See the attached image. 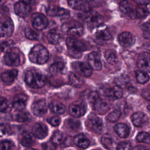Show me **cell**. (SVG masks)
I'll use <instances>...</instances> for the list:
<instances>
[{"label":"cell","instance_id":"obj_36","mask_svg":"<svg viewBox=\"0 0 150 150\" xmlns=\"http://www.w3.org/2000/svg\"><path fill=\"white\" fill-rule=\"evenodd\" d=\"M149 4V3H148ZM148 4L147 6L145 5H141V6L138 7L135 10V16L139 18H144L149 14V6Z\"/></svg>","mask_w":150,"mask_h":150},{"label":"cell","instance_id":"obj_9","mask_svg":"<svg viewBox=\"0 0 150 150\" xmlns=\"http://www.w3.org/2000/svg\"><path fill=\"white\" fill-rule=\"evenodd\" d=\"M90 127L96 133H101L103 129V123L102 120L96 114L91 113L88 117Z\"/></svg>","mask_w":150,"mask_h":150},{"label":"cell","instance_id":"obj_44","mask_svg":"<svg viewBox=\"0 0 150 150\" xmlns=\"http://www.w3.org/2000/svg\"><path fill=\"white\" fill-rule=\"evenodd\" d=\"M121 116V111L119 110H114L110 113L107 116V120L110 121V122H116L117 121L120 117Z\"/></svg>","mask_w":150,"mask_h":150},{"label":"cell","instance_id":"obj_10","mask_svg":"<svg viewBox=\"0 0 150 150\" xmlns=\"http://www.w3.org/2000/svg\"><path fill=\"white\" fill-rule=\"evenodd\" d=\"M72 66L74 70L82 76L89 77L92 74L93 69L88 64L81 62H76L73 63Z\"/></svg>","mask_w":150,"mask_h":150},{"label":"cell","instance_id":"obj_21","mask_svg":"<svg viewBox=\"0 0 150 150\" xmlns=\"http://www.w3.org/2000/svg\"><path fill=\"white\" fill-rule=\"evenodd\" d=\"M132 124L137 127L145 125L148 121V117L146 114L142 112H137L133 114L131 117Z\"/></svg>","mask_w":150,"mask_h":150},{"label":"cell","instance_id":"obj_19","mask_svg":"<svg viewBox=\"0 0 150 150\" xmlns=\"http://www.w3.org/2000/svg\"><path fill=\"white\" fill-rule=\"evenodd\" d=\"M14 11L18 16L22 18H25L29 15L31 11V8L28 4L20 2L15 4L14 6Z\"/></svg>","mask_w":150,"mask_h":150},{"label":"cell","instance_id":"obj_50","mask_svg":"<svg viewBox=\"0 0 150 150\" xmlns=\"http://www.w3.org/2000/svg\"><path fill=\"white\" fill-rule=\"evenodd\" d=\"M132 148L131 144L129 142L124 141L120 142L116 147L117 149H130Z\"/></svg>","mask_w":150,"mask_h":150},{"label":"cell","instance_id":"obj_6","mask_svg":"<svg viewBox=\"0 0 150 150\" xmlns=\"http://www.w3.org/2000/svg\"><path fill=\"white\" fill-rule=\"evenodd\" d=\"M31 21L33 27L38 30H42L45 29L48 25L47 18L40 13H34L32 14Z\"/></svg>","mask_w":150,"mask_h":150},{"label":"cell","instance_id":"obj_2","mask_svg":"<svg viewBox=\"0 0 150 150\" xmlns=\"http://www.w3.org/2000/svg\"><path fill=\"white\" fill-rule=\"evenodd\" d=\"M29 59L33 63L45 64L48 60L49 52L45 46L41 45H35L29 53Z\"/></svg>","mask_w":150,"mask_h":150},{"label":"cell","instance_id":"obj_40","mask_svg":"<svg viewBox=\"0 0 150 150\" xmlns=\"http://www.w3.org/2000/svg\"><path fill=\"white\" fill-rule=\"evenodd\" d=\"M63 139V134L59 131H57L54 132L52 137L51 141L53 145H58L62 143Z\"/></svg>","mask_w":150,"mask_h":150},{"label":"cell","instance_id":"obj_1","mask_svg":"<svg viewBox=\"0 0 150 150\" xmlns=\"http://www.w3.org/2000/svg\"><path fill=\"white\" fill-rule=\"evenodd\" d=\"M25 81L29 87L38 88L43 87L46 82L45 76L38 70L28 71L25 76Z\"/></svg>","mask_w":150,"mask_h":150},{"label":"cell","instance_id":"obj_5","mask_svg":"<svg viewBox=\"0 0 150 150\" xmlns=\"http://www.w3.org/2000/svg\"><path fill=\"white\" fill-rule=\"evenodd\" d=\"M14 25L12 19L9 17L0 19V37H10L13 32Z\"/></svg>","mask_w":150,"mask_h":150},{"label":"cell","instance_id":"obj_49","mask_svg":"<svg viewBox=\"0 0 150 150\" xmlns=\"http://www.w3.org/2000/svg\"><path fill=\"white\" fill-rule=\"evenodd\" d=\"M47 121L52 126L57 127L60 125L61 120L57 116H53V117H50V118H47Z\"/></svg>","mask_w":150,"mask_h":150},{"label":"cell","instance_id":"obj_39","mask_svg":"<svg viewBox=\"0 0 150 150\" xmlns=\"http://www.w3.org/2000/svg\"><path fill=\"white\" fill-rule=\"evenodd\" d=\"M12 134V129L11 126L8 124H0V137L8 136Z\"/></svg>","mask_w":150,"mask_h":150},{"label":"cell","instance_id":"obj_48","mask_svg":"<svg viewBox=\"0 0 150 150\" xmlns=\"http://www.w3.org/2000/svg\"><path fill=\"white\" fill-rule=\"evenodd\" d=\"M142 32L144 38L149 39L150 38V25L149 22L145 23L142 25Z\"/></svg>","mask_w":150,"mask_h":150},{"label":"cell","instance_id":"obj_11","mask_svg":"<svg viewBox=\"0 0 150 150\" xmlns=\"http://www.w3.org/2000/svg\"><path fill=\"white\" fill-rule=\"evenodd\" d=\"M86 22L88 27L90 29L98 28L103 24V18L97 12H90L86 18Z\"/></svg>","mask_w":150,"mask_h":150},{"label":"cell","instance_id":"obj_55","mask_svg":"<svg viewBox=\"0 0 150 150\" xmlns=\"http://www.w3.org/2000/svg\"><path fill=\"white\" fill-rule=\"evenodd\" d=\"M19 1H20V2L25 3L26 4H32V3H33L35 1V0H19Z\"/></svg>","mask_w":150,"mask_h":150},{"label":"cell","instance_id":"obj_41","mask_svg":"<svg viewBox=\"0 0 150 150\" xmlns=\"http://www.w3.org/2000/svg\"><path fill=\"white\" fill-rule=\"evenodd\" d=\"M69 81L71 85L76 87H79L81 86L82 84L81 80L78 76H77L74 73H70L69 76Z\"/></svg>","mask_w":150,"mask_h":150},{"label":"cell","instance_id":"obj_42","mask_svg":"<svg viewBox=\"0 0 150 150\" xmlns=\"http://www.w3.org/2000/svg\"><path fill=\"white\" fill-rule=\"evenodd\" d=\"M25 36L30 40H36L39 39L38 33L29 27L25 28Z\"/></svg>","mask_w":150,"mask_h":150},{"label":"cell","instance_id":"obj_18","mask_svg":"<svg viewBox=\"0 0 150 150\" xmlns=\"http://www.w3.org/2000/svg\"><path fill=\"white\" fill-rule=\"evenodd\" d=\"M28 100V97L24 94H16L13 100L12 105L16 111H22L25 109Z\"/></svg>","mask_w":150,"mask_h":150},{"label":"cell","instance_id":"obj_46","mask_svg":"<svg viewBox=\"0 0 150 150\" xmlns=\"http://www.w3.org/2000/svg\"><path fill=\"white\" fill-rule=\"evenodd\" d=\"M14 45V43L11 40H8L4 42L0 46L1 49L4 52H9L11 49L13 47Z\"/></svg>","mask_w":150,"mask_h":150},{"label":"cell","instance_id":"obj_33","mask_svg":"<svg viewBox=\"0 0 150 150\" xmlns=\"http://www.w3.org/2000/svg\"><path fill=\"white\" fill-rule=\"evenodd\" d=\"M12 118L13 120L19 122H26L29 119L28 114L26 112L22 111H16L12 115Z\"/></svg>","mask_w":150,"mask_h":150},{"label":"cell","instance_id":"obj_52","mask_svg":"<svg viewBox=\"0 0 150 150\" xmlns=\"http://www.w3.org/2000/svg\"><path fill=\"white\" fill-rule=\"evenodd\" d=\"M104 0H91L90 5H91L92 6H100L101 5H103L104 3Z\"/></svg>","mask_w":150,"mask_h":150},{"label":"cell","instance_id":"obj_17","mask_svg":"<svg viewBox=\"0 0 150 150\" xmlns=\"http://www.w3.org/2000/svg\"><path fill=\"white\" fill-rule=\"evenodd\" d=\"M68 4L70 7L76 10L84 12L90 11V5L87 0H69Z\"/></svg>","mask_w":150,"mask_h":150},{"label":"cell","instance_id":"obj_20","mask_svg":"<svg viewBox=\"0 0 150 150\" xmlns=\"http://www.w3.org/2000/svg\"><path fill=\"white\" fill-rule=\"evenodd\" d=\"M4 63L9 66H18L20 64V58L18 54L13 52H8L4 57Z\"/></svg>","mask_w":150,"mask_h":150},{"label":"cell","instance_id":"obj_30","mask_svg":"<svg viewBox=\"0 0 150 150\" xmlns=\"http://www.w3.org/2000/svg\"><path fill=\"white\" fill-rule=\"evenodd\" d=\"M98 27L100 28L96 32V36L98 39L103 40H110L112 39V36L107 28L101 27V25Z\"/></svg>","mask_w":150,"mask_h":150},{"label":"cell","instance_id":"obj_34","mask_svg":"<svg viewBox=\"0 0 150 150\" xmlns=\"http://www.w3.org/2000/svg\"><path fill=\"white\" fill-rule=\"evenodd\" d=\"M64 68V64L61 62H57L53 63L50 68L49 71L51 74L55 76L59 73H60Z\"/></svg>","mask_w":150,"mask_h":150},{"label":"cell","instance_id":"obj_54","mask_svg":"<svg viewBox=\"0 0 150 150\" xmlns=\"http://www.w3.org/2000/svg\"><path fill=\"white\" fill-rule=\"evenodd\" d=\"M132 1L141 5H146L147 4L149 3V0H132Z\"/></svg>","mask_w":150,"mask_h":150},{"label":"cell","instance_id":"obj_4","mask_svg":"<svg viewBox=\"0 0 150 150\" xmlns=\"http://www.w3.org/2000/svg\"><path fill=\"white\" fill-rule=\"evenodd\" d=\"M63 32L66 33L71 37H80L83 34V26L77 22H69L64 23L62 26Z\"/></svg>","mask_w":150,"mask_h":150},{"label":"cell","instance_id":"obj_32","mask_svg":"<svg viewBox=\"0 0 150 150\" xmlns=\"http://www.w3.org/2000/svg\"><path fill=\"white\" fill-rule=\"evenodd\" d=\"M104 57L106 61L111 65H114L117 63L118 60V57L116 52L113 50H107L104 53Z\"/></svg>","mask_w":150,"mask_h":150},{"label":"cell","instance_id":"obj_53","mask_svg":"<svg viewBox=\"0 0 150 150\" xmlns=\"http://www.w3.org/2000/svg\"><path fill=\"white\" fill-rule=\"evenodd\" d=\"M142 96L147 100H149L150 98V92L149 89H145L142 92Z\"/></svg>","mask_w":150,"mask_h":150},{"label":"cell","instance_id":"obj_14","mask_svg":"<svg viewBox=\"0 0 150 150\" xmlns=\"http://www.w3.org/2000/svg\"><path fill=\"white\" fill-rule=\"evenodd\" d=\"M150 55L148 52H144L139 55L137 61V66L139 69L145 73L149 72Z\"/></svg>","mask_w":150,"mask_h":150},{"label":"cell","instance_id":"obj_23","mask_svg":"<svg viewBox=\"0 0 150 150\" xmlns=\"http://www.w3.org/2000/svg\"><path fill=\"white\" fill-rule=\"evenodd\" d=\"M18 76V70L16 69L9 70L2 73L1 78L2 81L6 84L9 85L13 83Z\"/></svg>","mask_w":150,"mask_h":150},{"label":"cell","instance_id":"obj_31","mask_svg":"<svg viewBox=\"0 0 150 150\" xmlns=\"http://www.w3.org/2000/svg\"><path fill=\"white\" fill-rule=\"evenodd\" d=\"M49 108L52 112L58 114H63L66 110L65 105L62 103L56 101H52L49 105Z\"/></svg>","mask_w":150,"mask_h":150},{"label":"cell","instance_id":"obj_15","mask_svg":"<svg viewBox=\"0 0 150 150\" xmlns=\"http://www.w3.org/2000/svg\"><path fill=\"white\" fill-rule=\"evenodd\" d=\"M88 64L92 69L100 70L102 68V63L100 54L96 52H91L88 56Z\"/></svg>","mask_w":150,"mask_h":150},{"label":"cell","instance_id":"obj_47","mask_svg":"<svg viewBox=\"0 0 150 150\" xmlns=\"http://www.w3.org/2000/svg\"><path fill=\"white\" fill-rule=\"evenodd\" d=\"M8 107L9 102L8 100L4 97H0V112H5Z\"/></svg>","mask_w":150,"mask_h":150},{"label":"cell","instance_id":"obj_35","mask_svg":"<svg viewBox=\"0 0 150 150\" xmlns=\"http://www.w3.org/2000/svg\"><path fill=\"white\" fill-rule=\"evenodd\" d=\"M35 142V139L33 137V135L29 133H25L22 137L21 143L23 146H30Z\"/></svg>","mask_w":150,"mask_h":150},{"label":"cell","instance_id":"obj_43","mask_svg":"<svg viewBox=\"0 0 150 150\" xmlns=\"http://www.w3.org/2000/svg\"><path fill=\"white\" fill-rule=\"evenodd\" d=\"M136 139L138 142H144L147 144H150L149 135L148 133L145 132H142L139 133L136 137Z\"/></svg>","mask_w":150,"mask_h":150},{"label":"cell","instance_id":"obj_37","mask_svg":"<svg viewBox=\"0 0 150 150\" xmlns=\"http://www.w3.org/2000/svg\"><path fill=\"white\" fill-rule=\"evenodd\" d=\"M135 77L137 81L141 84L146 83L149 80V77L147 73H145L140 70L136 71Z\"/></svg>","mask_w":150,"mask_h":150},{"label":"cell","instance_id":"obj_26","mask_svg":"<svg viewBox=\"0 0 150 150\" xmlns=\"http://www.w3.org/2000/svg\"><path fill=\"white\" fill-rule=\"evenodd\" d=\"M74 143L80 148H87L90 145L89 139L83 134H79L75 136L73 139Z\"/></svg>","mask_w":150,"mask_h":150},{"label":"cell","instance_id":"obj_24","mask_svg":"<svg viewBox=\"0 0 150 150\" xmlns=\"http://www.w3.org/2000/svg\"><path fill=\"white\" fill-rule=\"evenodd\" d=\"M120 11L125 15L133 18L135 16V11L129 2L126 0L122 1L120 4Z\"/></svg>","mask_w":150,"mask_h":150},{"label":"cell","instance_id":"obj_38","mask_svg":"<svg viewBox=\"0 0 150 150\" xmlns=\"http://www.w3.org/2000/svg\"><path fill=\"white\" fill-rule=\"evenodd\" d=\"M101 141L105 148L107 149L113 148L114 142L110 135L107 134L104 135L101 138Z\"/></svg>","mask_w":150,"mask_h":150},{"label":"cell","instance_id":"obj_12","mask_svg":"<svg viewBox=\"0 0 150 150\" xmlns=\"http://www.w3.org/2000/svg\"><path fill=\"white\" fill-rule=\"evenodd\" d=\"M46 13L49 16H59L62 19H67L70 15L69 10L56 6L49 7L46 10Z\"/></svg>","mask_w":150,"mask_h":150},{"label":"cell","instance_id":"obj_8","mask_svg":"<svg viewBox=\"0 0 150 150\" xmlns=\"http://www.w3.org/2000/svg\"><path fill=\"white\" fill-rule=\"evenodd\" d=\"M91 105L93 106L94 111L100 114H105L110 109L109 102L107 100L102 98L100 96H99Z\"/></svg>","mask_w":150,"mask_h":150},{"label":"cell","instance_id":"obj_28","mask_svg":"<svg viewBox=\"0 0 150 150\" xmlns=\"http://www.w3.org/2000/svg\"><path fill=\"white\" fill-rule=\"evenodd\" d=\"M116 85L121 88H128L131 85L130 79L127 75L122 74L117 77L115 79Z\"/></svg>","mask_w":150,"mask_h":150},{"label":"cell","instance_id":"obj_29","mask_svg":"<svg viewBox=\"0 0 150 150\" xmlns=\"http://www.w3.org/2000/svg\"><path fill=\"white\" fill-rule=\"evenodd\" d=\"M62 39L60 33L56 29L49 31L47 35V39L48 42L53 45L58 44Z\"/></svg>","mask_w":150,"mask_h":150},{"label":"cell","instance_id":"obj_27","mask_svg":"<svg viewBox=\"0 0 150 150\" xmlns=\"http://www.w3.org/2000/svg\"><path fill=\"white\" fill-rule=\"evenodd\" d=\"M114 130L117 135L122 138H127L129 135L130 132L129 127L124 123H118L115 125Z\"/></svg>","mask_w":150,"mask_h":150},{"label":"cell","instance_id":"obj_3","mask_svg":"<svg viewBox=\"0 0 150 150\" xmlns=\"http://www.w3.org/2000/svg\"><path fill=\"white\" fill-rule=\"evenodd\" d=\"M66 45L69 55L75 59L80 58L82 53L87 49L84 44L73 38H68L66 40Z\"/></svg>","mask_w":150,"mask_h":150},{"label":"cell","instance_id":"obj_16","mask_svg":"<svg viewBox=\"0 0 150 150\" xmlns=\"http://www.w3.org/2000/svg\"><path fill=\"white\" fill-rule=\"evenodd\" d=\"M32 134L34 137L38 139L45 138L48 134V129L47 127L43 123H36L32 127Z\"/></svg>","mask_w":150,"mask_h":150},{"label":"cell","instance_id":"obj_45","mask_svg":"<svg viewBox=\"0 0 150 150\" xmlns=\"http://www.w3.org/2000/svg\"><path fill=\"white\" fill-rule=\"evenodd\" d=\"M15 147L13 142L9 140H4L0 141V150L12 149Z\"/></svg>","mask_w":150,"mask_h":150},{"label":"cell","instance_id":"obj_7","mask_svg":"<svg viewBox=\"0 0 150 150\" xmlns=\"http://www.w3.org/2000/svg\"><path fill=\"white\" fill-rule=\"evenodd\" d=\"M33 114L38 117L43 116L47 111V105L45 99H39L33 103L31 106Z\"/></svg>","mask_w":150,"mask_h":150},{"label":"cell","instance_id":"obj_51","mask_svg":"<svg viewBox=\"0 0 150 150\" xmlns=\"http://www.w3.org/2000/svg\"><path fill=\"white\" fill-rule=\"evenodd\" d=\"M99 96H100V94L97 91H91L88 95V101L90 104H91Z\"/></svg>","mask_w":150,"mask_h":150},{"label":"cell","instance_id":"obj_22","mask_svg":"<svg viewBox=\"0 0 150 150\" xmlns=\"http://www.w3.org/2000/svg\"><path fill=\"white\" fill-rule=\"evenodd\" d=\"M70 114L74 117H80L83 116L86 112L84 106L80 103H73L69 108Z\"/></svg>","mask_w":150,"mask_h":150},{"label":"cell","instance_id":"obj_25","mask_svg":"<svg viewBox=\"0 0 150 150\" xmlns=\"http://www.w3.org/2000/svg\"><path fill=\"white\" fill-rule=\"evenodd\" d=\"M105 94L109 98L114 99L120 98L122 96V88L117 86L108 88L105 91Z\"/></svg>","mask_w":150,"mask_h":150},{"label":"cell","instance_id":"obj_56","mask_svg":"<svg viewBox=\"0 0 150 150\" xmlns=\"http://www.w3.org/2000/svg\"><path fill=\"white\" fill-rule=\"evenodd\" d=\"M4 0H0V5L2 4V3L4 2Z\"/></svg>","mask_w":150,"mask_h":150},{"label":"cell","instance_id":"obj_13","mask_svg":"<svg viewBox=\"0 0 150 150\" xmlns=\"http://www.w3.org/2000/svg\"><path fill=\"white\" fill-rule=\"evenodd\" d=\"M118 41L124 47H131L135 42V36L129 32H123L118 35Z\"/></svg>","mask_w":150,"mask_h":150}]
</instances>
